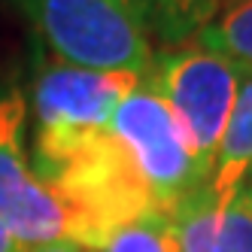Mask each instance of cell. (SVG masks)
<instances>
[{
  "label": "cell",
  "mask_w": 252,
  "mask_h": 252,
  "mask_svg": "<svg viewBox=\"0 0 252 252\" xmlns=\"http://www.w3.org/2000/svg\"><path fill=\"white\" fill-rule=\"evenodd\" d=\"M52 58L149 79L155 52L140 0H12Z\"/></svg>",
  "instance_id": "obj_1"
},
{
  "label": "cell",
  "mask_w": 252,
  "mask_h": 252,
  "mask_svg": "<svg viewBox=\"0 0 252 252\" xmlns=\"http://www.w3.org/2000/svg\"><path fill=\"white\" fill-rule=\"evenodd\" d=\"M143 79L131 73L73 67L58 58L40 67L31 94L33 119H37L31 161L37 176L46 179L82 143L110 128L116 106Z\"/></svg>",
  "instance_id": "obj_2"
},
{
  "label": "cell",
  "mask_w": 252,
  "mask_h": 252,
  "mask_svg": "<svg viewBox=\"0 0 252 252\" xmlns=\"http://www.w3.org/2000/svg\"><path fill=\"white\" fill-rule=\"evenodd\" d=\"M243 79L246 70L237 61L194 40L191 46L155 55L149 85L183 122L194 158L204 170V179H210L216 152H219Z\"/></svg>",
  "instance_id": "obj_3"
},
{
  "label": "cell",
  "mask_w": 252,
  "mask_h": 252,
  "mask_svg": "<svg viewBox=\"0 0 252 252\" xmlns=\"http://www.w3.org/2000/svg\"><path fill=\"white\" fill-rule=\"evenodd\" d=\"M110 131L134 161L158 210L176 213L189 197L204 191L207 179L183 122L173 116L149 79H143L116 106Z\"/></svg>",
  "instance_id": "obj_4"
},
{
  "label": "cell",
  "mask_w": 252,
  "mask_h": 252,
  "mask_svg": "<svg viewBox=\"0 0 252 252\" xmlns=\"http://www.w3.org/2000/svg\"><path fill=\"white\" fill-rule=\"evenodd\" d=\"M0 225L25 249L73 240V216L33 170L28 100L15 85H0Z\"/></svg>",
  "instance_id": "obj_5"
},
{
  "label": "cell",
  "mask_w": 252,
  "mask_h": 252,
  "mask_svg": "<svg viewBox=\"0 0 252 252\" xmlns=\"http://www.w3.org/2000/svg\"><path fill=\"white\" fill-rule=\"evenodd\" d=\"M179 252H252V191L240 189L228 204L194 194L173 213Z\"/></svg>",
  "instance_id": "obj_6"
},
{
  "label": "cell",
  "mask_w": 252,
  "mask_h": 252,
  "mask_svg": "<svg viewBox=\"0 0 252 252\" xmlns=\"http://www.w3.org/2000/svg\"><path fill=\"white\" fill-rule=\"evenodd\" d=\"M194 43L252 70V0H225L222 9L197 31Z\"/></svg>",
  "instance_id": "obj_7"
},
{
  "label": "cell",
  "mask_w": 252,
  "mask_h": 252,
  "mask_svg": "<svg viewBox=\"0 0 252 252\" xmlns=\"http://www.w3.org/2000/svg\"><path fill=\"white\" fill-rule=\"evenodd\" d=\"M152 37L164 43H186L194 40L225 0H140Z\"/></svg>",
  "instance_id": "obj_8"
},
{
  "label": "cell",
  "mask_w": 252,
  "mask_h": 252,
  "mask_svg": "<svg viewBox=\"0 0 252 252\" xmlns=\"http://www.w3.org/2000/svg\"><path fill=\"white\" fill-rule=\"evenodd\" d=\"M94 252H179L173 213L149 210L119 225Z\"/></svg>",
  "instance_id": "obj_9"
},
{
  "label": "cell",
  "mask_w": 252,
  "mask_h": 252,
  "mask_svg": "<svg viewBox=\"0 0 252 252\" xmlns=\"http://www.w3.org/2000/svg\"><path fill=\"white\" fill-rule=\"evenodd\" d=\"M25 252H85V249L79 243H73V240H55V243H43V246L25 249Z\"/></svg>",
  "instance_id": "obj_10"
},
{
  "label": "cell",
  "mask_w": 252,
  "mask_h": 252,
  "mask_svg": "<svg viewBox=\"0 0 252 252\" xmlns=\"http://www.w3.org/2000/svg\"><path fill=\"white\" fill-rule=\"evenodd\" d=\"M0 252H25V246L15 240L3 225H0Z\"/></svg>",
  "instance_id": "obj_11"
},
{
  "label": "cell",
  "mask_w": 252,
  "mask_h": 252,
  "mask_svg": "<svg viewBox=\"0 0 252 252\" xmlns=\"http://www.w3.org/2000/svg\"><path fill=\"white\" fill-rule=\"evenodd\" d=\"M243 189H249V191H252V173H249V179H246V186H243Z\"/></svg>",
  "instance_id": "obj_12"
},
{
  "label": "cell",
  "mask_w": 252,
  "mask_h": 252,
  "mask_svg": "<svg viewBox=\"0 0 252 252\" xmlns=\"http://www.w3.org/2000/svg\"><path fill=\"white\" fill-rule=\"evenodd\" d=\"M85 252H88V249H85Z\"/></svg>",
  "instance_id": "obj_13"
}]
</instances>
